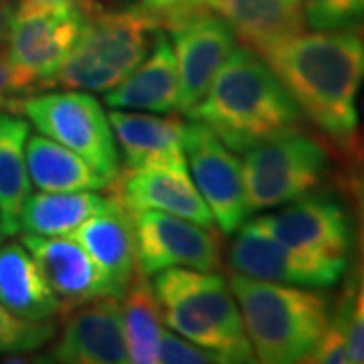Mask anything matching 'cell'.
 Returning a JSON list of instances; mask_svg holds the SVG:
<instances>
[{
    "mask_svg": "<svg viewBox=\"0 0 364 364\" xmlns=\"http://www.w3.org/2000/svg\"><path fill=\"white\" fill-rule=\"evenodd\" d=\"M298 109L350 156H358V93L364 39L348 31H318L259 53Z\"/></svg>",
    "mask_w": 364,
    "mask_h": 364,
    "instance_id": "6da1fadb",
    "label": "cell"
},
{
    "mask_svg": "<svg viewBox=\"0 0 364 364\" xmlns=\"http://www.w3.org/2000/svg\"><path fill=\"white\" fill-rule=\"evenodd\" d=\"M186 116L207 124L231 150L247 152L296 130L301 112L267 61L241 45L227 57L205 97Z\"/></svg>",
    "mask_w": 364,
    "mask_h": 364,
    "instance_id": "7a4b0ae2",
    "label": "cell"
},
{
    "mask_svg": "<svg viewBox=\"0 0 364 364\" xmlns=\"http://www.w3.org/2000/svg\"><path fill=\"white\" fill-rule=\"evenodd\" d=\"M243 326L255 354L265 364L308 363L330 320V299L308 287L286 286L231 273Z\"/></svg>",
    "mask_w": 364,
    "mask_h": 364,
    "instance_id": "3957f363",
    "label": "cell"
},
{
    "mask_svg": "<svg viewBox=\"0 0 364 364\" xmlns=\"http://www.w3.org/2000/svg\"><path fill=\"white\" fill-rule=\"evenodd\" d=\"M154 277L162 318L176 334L213 350L221 363H255L229 279L188 267H168Z\"/></svg>",
    "mask_w": 364,
    "mask_h": 364,
    "instance_id": "277c9868",
    "label": "cell"
},
{
    "mask_svg": "<svg viewBox=\"0 0 364 364\" xmlns=\"http://www.w3.org/2000/svg\"><path fill=\"white\" fill-rule=\"evenodd\" d=\"M164 28L142 4L124 11H90L77 41L53 85L65 90L109 91L144 61Z\"/></svg>",
    "mask_w": 364,
    "mask_h": 364,
    "instance_id": "5b68a950",
    "label": "cell"
},
{
    "mask_svg": "<svg viewBox=\"0 0 364 364\" xmlns=\"http://www.w3.org/2000/svg\"><path fill=\"white\" fill-rule=\"evenodd\" d=\"M241 166L251 215L316 191L330 172V154L318 138L296 128L249 148Z\"/></svg>",
    "mask_w": 364,
    "mask_h": 364,
    "instance_id": "8992f818",
    "label": "cell"
},
{
    "mask_svg": "<svg viewBox=\"0 0 364 364\" xmlns=\"http://www.w3.org/2000/svg\"><path fill=\"white\" fill-rule=\"evenodd\" d=\"M21 112L43 136L73 150L112 186L119 174L117 142L107 114L91 93L67 90L26 95Z\"/></svg>",
    "mask_w": 364,
    "mask_h": 364,
    "instance_id": "52a82bcc",
    "label": "cell"
},
{
    "mask_svg": "<svg viewBox=\"0 0 364 364\" xmlns=\"http://www.w3.org/2000/svg\"><path fill=\"white\" fill-rule=\"evenodd\" d=\"M87 9L61 6H16L9 31V57L33 90L49 87L85 23Z\"/></svg>",
    "mask_w": 364,
    "mask_h": 364,
    "instance_id": "ba28073f",
    "label": "cell"
},
{
    "mask_svg": "<svg viewBox=\"0 0 364 364\" xmlns=\"http://www.w3.org/2000/svg\"><path fill=\"white\" fill-rule=\"evenodd\" d=\"M184 158L217 227L225 235H235L249 215L239 158L198 119H191V124L184 126Z\"/></svg>",
    "mask_w": 364,
    "mask_h": 364,
    "instance_id": "9c48e42d",
    "label": "cell"
},
{
    "mask_svg": "<svg viewBox=\"0 0 364 364\" xmlns=\"http://www.w3.org/2000/svg\"><path fill=\"white\" fill-rule=\"evenodd\" d=\"M235 233L227 261L231 272L245 277L286 286L332 287L348 265L344 259H320L299 253L261 231L255 223L241 225Z\"/></svg>",
    "mask_w": 364,
    "mask_h": 364,
    "instance_id": "30bf717a",
    "label": "cell"
},
{
    "mask_svg": "<svg viewBox=\"0 0 364 364\" xmlns=\"http://www.w3.org/2000/svg\"><path fill=\"white\" fill-rule=\"evenodd\" d=\"M138 275L154 277L168 267L215 272L221 267L219 237L203 225L158 210L134 213Z\"/></svg>",
    "mask_w": 364,
    "mask_h": 364,
    "instance_id": "8fae6325",
    "label": "cell"
},
{
    "mask_svg": "<svg viewBox=\"0 0 364 364\" xmlns=\"http://www.w3.org/2000/svg\"><path fill=\"white\" fill-rule=\"evenodd\" d=\"M261 231L299 253L320 259L348 261L352 227L344 207L328 195H306L282 210L255 219Z\"/></svg>",
    "mask_w": 364,
    "mask_h": 364,
    "instance_id": "7c38bea8",
    "label": "cell"
},
{
    "mask_svg": "<svg viewBox=\"0 0 364 364\" xmlns=\"http://www.w3.org/2000/svg\"><path fill=\"white\" fill-rule=\"evenodd\" d=\"M181 83V112L188 114L210 87L217 71L237 47L233 28L219 14L200 9L166 25Z\"/></svg>",
    "mask_w": 364,
    "mask_h": 364,
    "instance_id": "4fadbf2b",
    "label": "cell"
},
{
    "mask_svg": "<svg viewBox=\"0 0 364 364\" xmlns=\"http://www.w3.org/2000/svg\"><path fill=\"white\" fill-rule=\"evenodd\" d=\"M63 332L55 342L51 358L65 364H126L128 346L124 336L119 298L91 299L69 308Z\"/></svg>",
    "mask_w": 364,
    "mask_h": 364,
    "instance_id": "5bb4252c",
    "label": "cell"
},
{
    "mask_svg": "<svg viewBox=\"0 0 364 364\" xmlns=\"http://www.w3.org/2000/svg\"><path fill=\"white\" fill-rule=\"evenodd\" d=\"M112 188L132 213L162 210L215 229V217L191 178L186 164H148L119 170Z\"/></svg>",
    "mask_w": 364,
    "mask_h": 364,
    "instance_id": "9a60e30c",
    "label": "cell"
},
{
    "mask_svg": "<svg viewBox=\"0 0 364 364\" xmlns=\"http://www.w3.org/2000/svg\"><path fill=\"white\" fill-rule=\"evenodd\" d=\"M23 245L37 261L63 312L91 299L119 298L114 284L75 239L26 233Z\"/></svg>",
    "mask_w": 364,
    "mask_h": 364,
    "instance_id": "2e32d148",
    "label": "cell"
},
{
    "mask_svg": "<svg viewBox=\"0 0 364 364\" xmlns=\"http://www.w3.org/2000/svg\"><path fill=\"white\" fill-rule=\"evenodd\" d=\"M69 237L90 253L122 298L138 272L136 223L130 208L116 195L107 196L100 210Z\"/></svg>",
    "mask_w": 364,
    "mask_h": 364,
    "instance_id": "e0dca14e",
    "label": "cell"
},
{
    "mask_svg": "<svg viewBox=\"0 0 364 364\" xmlns=\"http://www.w3.org/2000/svg\"><path fill=\"white\" fill-rule=\"evenodd\" d=\"M105 104L112 109L181 114L178 69L164 28L156 33L154 45L142 63L119 85L105 93Z\"/></svg>",
    "mask_w": 364,
    "mask_h": 364,
    "instance_id": "ac0fdd59",
    "label": "cell"
},
{
    "mask_svg": "<svg viewBox=\"0 0 364 364\" xmlns=\"http://www.w3.org/2000/svg\"><path fill=\"white\" fill-rule=\"evenodd\" d=\"M109 126L119 144L126 168L148 164H186L184 122L174 114L150 116L128 109H112Z\"/></svg>",
    "mask_w": 364,
    "mask_h": 364,
    "instance_id": "d6986e66",
    "label": "cell"
},
{
    "mask_svg": "<svg viewBox=\"0 0 364 364\" xmlns=\"http://www.w3.org/2000/svg\"><path fill=\"white\" fill-rule=\"evenodd\" d=\"M208 6L257 53L296 37L306 26L299 0H208Z\"/></svg>",
    "mask_w": 364,
    "mask_h": 364,
    "instance_id": "ffe728a7",
    "label": "cell"
},
{
    "mask_svg": "<svg viewBox=\"0 0 364 364\" xmlns=\"http://www.w3.org/2000/svg\"><path fill=\"white\" fill-rule=\"evenodd\" d=\"M0 304L31 322H45L63 314L61 301L23 243L0 247Z\"/></svg>",
    "mask_w": 364,
    "mask_h": 364,
    "instance_id": "44dd1931",
    "label": "cell"
},
{
    "mask_svg": "<svg viewBox=\"0 0 364 364\" xmlns=\"http://www.w3.org/2000/svg\"><path fill=\"white\" fill-rule=\"evenodd\" d=\"M26 172L31 182L49 193L65 191H102L109 182L63 144L47 136H31L25 146Z\"/></svg>",
    "mask_w": 364,
    "mask_h": 364,
    "instance_id": "7402d4cb",
    "label": "cell"
},
{
    "mask_svg": "<svg viewBox=\"0 0 364 364\" xmlns=\"http://www.w3.org/2000/svg\"><path fill=\"white\" fill-rule=\"evenodd\" d=\"M26 140L28 124L14 112L0 107V219L9 237L21 231V210L31 195Z\"/></svg>",
    "mask_w": 364,
    "mask_h": 364,
    "instance_id": "603a6c76",
    "label": "cell"
},
{
    "mask_svg": "<svg viewBox=\"0 0 364 364\" xmlns=\"http://www.w3.org/2000/svg\"><path fill=\"white\" fill-rule=\"evenodd\" d=\"M95 191H65L28 195L21 210V229L43 237H69L104 205Z\"/></svg>",
    "mask_w": 364,
    "mask_h": 364,
    "instance_id": "cb8c5ba5",
    "label": "cell"
},
{
    "mask_svg": "<svg viewBox=\"0 0 364 364\" xmlns=\"http://www.w3.org/2000/svg\"><path fill=\"white\" fill-rule=\"evenodd\" d=\"M122 320L128 346V360L136 364H156L162 338V308L148 277L136 275L122 296Z\"/></svg>",
    "mask_w": 364,
    "mask_h": 364,
    "instance_id": "d4e9b609",
    "label": "cell"
},
{
    "mask_svg": "<svg viewBox=\"0 0 364 364\" xmlns=\"http://www.w3.org/2000/svg\"><path fill=\"white\" fill-rule=\"evenodd\" d=\"M354 298H356L354 284H348V287L342 294V298L338 299L336 308L330 312V320H328L324 334H322V338L318 342V346L310 354L308 363H350L348 332H350V316L352 306H354Z\"/></svg>",
    "mask_w": 364,
    "mask_h": 364,
    "instance_id": "484cf974",
    "label": "cell"
},
{
    "mask_svg": "<svg viewBox=\"0 0 364 364\" xmlns=\"http://www.w3.org/2000/svg\"><path fill=\"white\" fill-rule=\"evenodd\" d=\"M314 31H354L364 25V0H299Z\"/></svg>",
    "mask_w": 364,
    "mask_h": 364,
    "instance_id": "4316f807",
    "label": "cell"
},
{
    "mask_svg": "<svg viewBox=\"0 0 364 364\" xmlns=\"http://www.w3.org/2000/svg\"><path fill=\"white\" fill-rule=\"evenodd\" d=\"M55 336L53 320L31 322L0 304V354H25L45 346Z\"/></svg>",
    "mask_w": 364,
    "mask_h": 364,
    "instance_id": "83f0119b",
    "label": "cell"
},
{
    "mask_svg": "<svg viewBox=\"0 0 364 364\" xmlns=\"http://www.w3.org/2000/svg\"><path fill=\"white\" fill-rule=\"evenodd\" d=\"M158 363L164 364H213L221 363V358L213 350H207L191 340L182 338L181 334L162 332L158 346Z\"/></svg>",
    "mask_w": 364,
    "mask_h": 364,
    "instance_id": "f1b7e54d",
    "label": "cell"
},
{
    "mask_svg": "<svg viewBox=\"0 0 364 364\" xmlns=\"http://www.w3.org/2000/svg\"><path fill=\"white\" fill-rule=\"evenodd\" d=\"M31 91L35 90L13 65L9 53L0 51V107L16 114L23 97H26Z\"/></svg>",
    "mask_w": 364,
    "mask_h": 364,
    "instance_id": "f546056e",
    "label": "cell"
},
{
    "mask_svg": "<svg viewBox=\"0 0 364 364\" xmlns=\"http://www.w3.org/2000/svg\"><path fill=\"white\" fill-rule=\"evenodd\" d=\"M146 11L160 18L162 26H166L172 21L196 13L200 9H207L208 0H142L140 2Z\"/></svg>",
    "mask_w": 364,
    "mask_h": 364,
    "instance_id": "4dcf8cb0",
    "label": "cell"
},
{
    "mask_svg": "<svg viewBox=\"0 0 364 364\" xmlns=\"http://www.w3.org/2000/svg\"><path fill=\"white\" fill-rule=\"evenodd\" d=\"M348 352H350V363H364V284L356 291L352 306Z\"/></svg>",
    "mask_w": 364,
    "mask_h": 364,
    "instance_id": "1f68e13d",
    "label": "cell"
},
{
    "mask_svg": "<svg viewBox=\"0 0 364 364\" xmlns=\"http://www.w3.org/2000/svg\"><path fill=\"white\" fill-rule=\"evenodd\" d=\"M352 195L356 200L358 215V245H360V277L364 284V170L352 176Z\"/></svg>",
    "mask_w": 364,
    "mask_h": 364,
    "instance_id": "d6a6232c",
    "label": "cell"
},
{
    "mask_svg": "<svg viewBox=\"0 0 364 364\" xmlns=\"http://www.w3.org/2000/svg\"><path fill=\"white\" fill-rule=\"evenodd\" d=\"M14 14L13 0H0V49L9 41V31H11V21Z\"/></svg>",
    "mask_w": 364,
    "mask_h": 364,
    "instance_id": "836d02e7",
    "label": "cell"
},
{
    "mask_svg": "<svg viewBox=\"0 0 364 364\" xmlns=\"http://www.w3.org/2000/svg\"><path fill=\"white\" fill-rule=\"evenodd\" d=\"M93 0H18V6L25 9H37V6H61V4H79L90 9Z\"/></svg>",
    "mask_w": 364,
    "mask_h": 364,
    "instance_id": "e575fe53",
    "label": "cell"
},
{
    "mask_svg": "<svg viewBox=\"0 0 364 364\" xmlns=\"http://www.w3.org/2000/svg\"><path fill=\"white\" fill-rule=\"evenodd\" d=\"M2 239H4V229H2V219H0V243H2Z\"/></svg>",
    "mask_w": 364,
    "mask_h": 364,
    "instance_id": "d590c367",
    "label": "cell"
}]
</instances>
